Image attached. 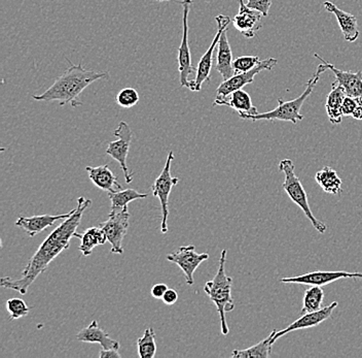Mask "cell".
I'll use <instances>...</instances> for the list:
<instances>
[{
  "instance_id": "1",
  "label": "cell",
  "mask_w": 362,
  "mask_h": 358,
  "mask_svg": "<svg viewBox=\"0 0 362 358\" xmlns=\"http://www.w3.org/2000/svg\"><path fill=\"white\" fill-rule=\"evenodd\" d=\"M92 205L90 199L81 196L78 199V207L74 208V212L65 219L58 228L52 231L51 235L38 247L36 252L31 257L24 271L22 277L11 279L2 277L0 285L4 289L15 290L22 296L27 293L29 287L33 284L38 276L44 274L49 264L58 257L63 251L69 249L70 241L74 237H79L78 228L83 218V213Z\"/></svg>"
},
{
  "instance_id": "2",
  "label": "cell",
  "mask_w": 362,
  "mask_h": 358,
  "mask_svg": "<svg viewBox=\"0 0 362 358\" xmlns=\"http://www.w3.org/2000/svg\"><path fill=\"white\" fill-rule=\"evenodd\" d=\"M107 72L85 69L81 65H74L69 61V67L57 79L55 83L42 94L33 95L36 101L52 103L58 101L60 106L70 104L74 108L81 106L79 95L94 82L107 78Z\"/></svg>"
},
{
  "instance_id": "3",
  "label": "cell",
  "mask_w": 362,
  "mask_h": 358,
  "mask_svg": "<svg viewBox=\"0 0 362 358\" xmlns=\"http://www.w3.org/2000/svg\"><path fill=\"white\" fill-rule=\"evenodd\" d=\"M226 253L228 250L226 249L221 251L218 271L215 277L211 281H208L204 286V291L216 306L221 318V334L223 335H228L230 332L226 323V313L232 312L235 309L232 296L233 279L226 274Z\"/></svg>"
},
{
  "instance_id": "4",
  "label": "cell",
  "mask_w": 362,
  "mask_h": 358,
  "mask_svg": "<svg viewBox=\"0 0 362 358\" xmlns=\"http://www.w3.org/2000/svg\"><path fill=\"white\" fill-rule=\"evenodd\" d=\"M327 67L322 62L317 67L316 74L308 82L307 87L305 91L296 97V99L289 101H283L282 99H278V106L273 111L267 113H257V115L247 116L244 120H252V121H259V120H279V121H288L296 124L298 121L304 120V116L300 114L303 104L307 101L308 97L313 92L314 88L318 83L321 74L327 72Z\"/></svg>"
},
{
  "instance_id": "5",
  "label": "cell",
  "mask_w": 362,
  "mask_h": 358,
  "mask_svg": "<svg viewBox=\"0 0 362 358\" xmlns=\"http://www.w3.org/2000/svg\"><path fill=\"white\" fill-rule=\"evenodd\" d=\"M279 171L284 174L285 180L282 187L289 198L304 212L305 216L309 219L313 228L319 233L323 235L327 233V225L314 216L313 212L310 208L307 191L305 190L304 185L300 182V178L296 176V167H294L293 160H281L279 163Z\"/></svg>"
},
{
  "instance_id": "6",
  "label": "cell",
  "mask_w": 362,
  "mask_h": 358,
  "mask_svg": "<svg viewBox=\"0 0 362 358\" xmlns=\"http://www.w3.org/2000/svg\"><path fill=\"white\" fill-rule=\"evenodd\" d=\"M173 151H170L167 162L165 163L164 169L160 176L156 179L151 190H153V196L158 197L162 208V224H160V231L163 235L168 233V216H169V196L171 194L172 188L178 184L180 178L173 177L171 174V165L174 160Z\"/></svg>"
},
{
  "instance_id": "7",
  "label": "cell",
  "mask_w": 362,
  "mask_h": 358,
  "mask_svg": "<svg viewBox=\"0 0 362 358\" xmlns=\"http://www.w3.org/2000/svg\"><path fill=\"white\" fill-rule=\"evenodd\" d=\"M192 0H182L180 2L182 6V27L183 35L180 49H178V70L180 74L181 87L189 88L192 91L194 84L189 80V77L194 72H197L196 67L192 65L191 49L189 43V15Z\"/></svg>"
},
{
  "instance_id": "8",
  "label": "cell",
  "mask_w": 362,
  "mask_h": 358,
  "mask_svg": "<svg viewBox=\"0 0 362 358\" xmlns=\"http://www.w3.org/2000/svg\"><path fill=\"white\" fill-rule=\"evenodd\" d=\"M113 135L117 137V140L108 142L106 154L112 156L115 162L119 163L122 169L124 174L127 184H130L133 181L134 174L129 171L127 165V158H128L129 150H130L131 142H132V130L127 122H119L117 128L113 131Z\"/></svg>"
},
{
  "instance_id": "9",
  "label": "cell",
  "mask_w": 362,
  "mask_h": 358,
  "mask_svg": "<svg viewBox=\"0 0 362 358\" xmlns=\"http://www.w3.org/2000/svg\"><path fill=\"white\" fill-rule=\"evenodd\" d=\"M215 20H216L217 23L216 35L214 36L211 45H210L206 53L204 54L202 58H201L198 67H197L196 79L192 81V84H194L192 92L201 91L203 84L206 83V82L209 83L212 67H214V54L215 49L218 46L219 38H221V33H223L225 29L228 28V25H230V21H232L228 16L225 15H218L215 18Z\"/></svg>"
},
{
  "instance_id": "10",
  "label": "cell",
  "mask_w": 362,
  "mask_h": 358,
  "mask_svg": "<svg viewBox=\"0 0 362 358\" xmlns=\"http://www.w3.org/2000/svg\"><path fill=\"white\" fill-rule=\"evenodd\" d=\"M129 225H130V213L128 210L110 214L106 221L99 224L107 235L108 242L112 245L110 252L113 254H123V242Z\"/></svg>"
},
{
  "instance_id": "11",
  "label": "cell",
  "mask_w": 362,
  "mask_h": 358,
  "mask_svg": "<svg viewBox=\"0 0 362 358\" xmlns=\"http://www.w3.org/2000/svg\"><path fill=\"white\" fill-rule=\"evenodd\" d=\"M167 259L170 262L177 264L181 271L185 274V281L187 285H194V274L200 264L209 259L208 253L196 252V247L194 245L180 247L177 250L167 255Z\"/></svg>"
},
{
  "instance_id": "12",
  "label": "cell",
  "mask_w": 362,
  "mask_h": 358,
  "mask_svg": "<svg viewBox=\"0 0 362 358\" xmlns=\"http://www.w3.org/2000/svg\"><path fill=\"white\" fill-rule=\"evenodd\" d=\"M278 60L276 58H268L266 60L260 61L259 65L249 72H241V74H235L232 78L228 80H223L216 90V97H226L230 93L242 89L244 86L248 84H252L257 74H259L262 70H272L277 65Z\"/></svg>"
},
{
  "instance_id": "13",
  "label": "cell",
  "mask_w": 362,
  "mask_h": 358,
  "mask_svg": "<svg viewBox=\"0 0 362 358\" xmlns=\"http://www.w3.org/2000/svg\"><path fill=\"white\" fill-rule=\"evenodd\" d=\"M338 306V301H334V303H330V305L327 306V307L322 308V309L319 310V311L305 313L302 317L296 319L294 323L287 326L284 330H277L273 337L274 343L277 342L283 335L291 334V332H294V330H307V328H315V326L319 325V324L325 323V321H327V319L332 317V313H334V309H337Z\"/></svg>"
},
{
  "instance_id": "14",
  "label": "cell",
  "mask_w": 362,
  "mask_h": 358,
  "mask_svg": "<svg viewBox=\"0 0 362 358\" xmlns=\"http://www.w3.org/2000/svg\"><path fill=\"white\" fill-rule=\"evenodd\" d=\"M355 278V273L348 272H325L316 271L312 273L304 274V275L294 276V277H286L280 279L279 282L284 284H300L308 286H325L330 283L336 282L341 279Z\"/></svg>"
},
{
  "instance_id": "15",
  "label": "cell",
  "mask_w": 362,
  "mask_h": 358,
  "mask_svg": "<svg viewBox=\"0 0 362 358\" xmlns=\"http://www.w3.org/2000/svg\"><path fill=\"white\" fill-rule=\"evenodd\" d=\"M238 1L240 6L239 13L233 18V25L245 38H255L257 31L262 28V18L264 16L259 11L249 9L244 0H238Z\"/></svg>"
},
{
  "instance_id": "16",
  "label": "cell",
  "mask_w": 362,
  "mask_h": 358,
  "mask_svg": "<svg viewBox=\"0 0 362 358\" xmlns=\"http://www.w3.org/2000/svg\"><path fill=\"white\" fill-rule=\"evenodd\" d=\"M315 57L318 58L327 69L332 70L336 76V82L339 84L345 90L348 96L359 99L362 97V72L359 70L357 72H344V70L338 69L334 65H330L327 61L321 57L320 55L315 53Z\"/></svg>"
},
{
  "instance_id": "17",
  "label": "cell",
  "mask_w": 362,
  "mask_h": 358,
  "mask_svg": "<svg viewBox=\"0 0 362 358\" xmlns=\"http://www.w3.org/2000/svg\"><path fill=\"white\" fill-rule=\"evenodd\" d=\"M214 106H226L239 113L240 118L244 119L247 116L257 115V108L251 101L250 95L243 89L237 90L226 97H216Z\"/></svg>"
},
{
  "instance_id": "18",
  "label": "cell",
  "mask_w": 362,
  "mask_h": 358,
  "mask_svg": "<svg viewBox=\"0 0 362 358\" xmlns=\"http://www.w3.org/2000/svg\"><path fill=\"white\" fill-rule=\"evenodd\" d=\"M74 210L67 214L62 215H40L33 217H20L16 221V226L24 230L29 237H34L38 233L47 230L49 226H53L56 221L60 219H66L72 214Z\"/></svg>"
},
{
  "instance_id": "19",
  "label": "cell",
  "mask_w": 362,
  "mask_h": 358,
  "mask_svg": "<svg viewBox=\"0 0 362 358\" xmlns=\"http://www.w3.org/2000/svg\"><path fill=\"white\" fill-rule=\"evenodd\" d=\"M76 339L79 342H83V343L99 344L104 350H108V349H117L119 350V347H121L119 342L112 340L107 332L102 330L97 320H93L90 325L83 328L76 335Z\"/></svg>"
},
{
  "instance_id": "20",
  "label": "cell",
  "mask_w": 362,
  "mask_h": 358,
  "mask_svg": "<svg viewBox=\"0 0 362 358\" xmlns=\"http://www.w3.org/2000/svg\"><path fill=\"white\" fill-rule=\"evenodd\" d=\"M323 6H325L327 12L334 13L336 16L339 29H341L345 40L349 43L355 42L359 36L358 24H357L356 17L353 16L352 13L339 10L336 4L330 1H325L323 4Z\"/></svg>"
},
{
  "instance_id": "21",
  "label": "cell",
  "mask_w": 362,
  "mask_h": 358,
  "mask_svg": "<svg viewBox=\"0 0 362 358\" xmlns=\"http://www.w3.org/2000/svg\"><path fill=\"white\" fill-rule=\"evenodd\" d=\"M86 171L89 174L90 180L96 187L106 192H115L123 189L117 181V176L110 171L107 164L100 167H87Z\"/></svg>"
},
{
  "instance_id": "22",
  "label": "cell",
  "mask_w": 362,
  "mask_h": 358,
  "mask_svg": "<svg viewBox=\"0 0 362 358\" xmlns=\"http://www.w3.org/2000/svg\"><path fill=\"white\" fill-rule=\"evenodd\" d=\"M228 29H225L219 38L218 50H217L216 69L223 77V80L232 78L235 74L233 67V52L228 40Z\"/></svg>"
},
{
  "instance_id": "23",
  "label": "cell",
  "mask_w": 362,
  "mask_h": 358,
  "mask_svg": "<svg viewBox=\"0 0 362 358\" xmlns=\"http://www.w3.org/2000/svg\"><path fill=\"white\" fill-rule=\"evenodd\" d=\"M347 96L345 90L336 81L332 83V89L327 95V103H325V110H327L329 121L332 124H339L343 120V113H341V104L344 99Z\"/></svg>"
},
{
  "instance_id": "24",
  "label": "cell",
  "mask_w": 362,
  "mask_h": 358,
  "mask_svg": "<svg viewBox=\"0 0 362 358\" xmlns=\"http://www.w3.org/2000/svg\"><path fill=\"white\" fill-rule=\"evenodd\" d=\"M81 239V245H79V251L83 256H89L92 254L95 247L99 245H104L108 241L107 235L101 226H93L79 233Z\"/></svg>"
},
{
  "instance_id": "25",
  "label": "cell",
  "mask_w": 362,
  "mask_h": 358,
  "mask_svg": "<svg viewBox=\"0 0 362 358\" xmlns=\"http://www.w3.org/2000/svg\"><path fill=\"white\" fill-rule=\"evenodd\" d=\"M317 184L320 186L323 191L332 196H339L341 194V179L339 178L338 173L332 167H325L320 171L317 172L315 174Z\"/></svg>"
},
{
  "instance_id": "26",
  "label": "cell",
  "mask_w": 362,
  "mask_h": 358,
  "mask_svg": "<svg viewBox=\"0 0 362 358\" xmlns=\"http://www.w3.org/2000/svg\"><path fill=\"white\" fill-rule=\"evenodd\" d=\"M108 197L112 201L110 214L119 212V211L128 210V205L131 201H137V199L147 198L148 194H140L135 189H122L115 192H107Z\"/></svg>"
},
{
  "instance_id": "27",
  "label": "cell",
  "mask_w": 362,
  "mask_h": 358,
  "mask_svg": "<svg viewBox=\"0 0 362 358\" xmlns=\"http://www.w3.org/2000/svg\"><path fill=\"white\" fill-rule=\"evenodd\" d=\"M277 330H274L273 332L267 337L266 339L260 341L257 345L249 347L244 350H234L232 353L233 358H269L271 357L272 347H273L274 341L273 337L276 334Z\"/></svg>"
},
{
  "instance_id": "28",
  "label": "cell",
  "mask_w": 362,
  "mask_h": 358,
  "mask_svg": "<svg viewBox=\"0 0 362 358\" xmlns=\"http://www.w3.org/2000/svg\"><path fill=\"white\" fill-rule=\"evenodd\" d=\"M325 300V291L320 286H312L305 291L303 298L302 314L319 311L322 309V303Z\"/></svg>"
},
{
  "instance_id": "29",
  "label": "cell",
  "mask_w": 362,
  "mask_h": 358,
  "mask_svg": "<svg viewBox=\"0 0 362 358\" xmlns=\"http://www.w3.org/2000/svg\"><path fill=\"white\" fill-rule=\"evenodd\" d=\"M138 357L140 358H153L157 352L156 332L153 328H146L144 335L137 341Z\"/></svg>"
},
{
  "instance_id": "30",
  "label": "cell",
  "mask_w": 362,
  "mask_h": 358,
  "mask_svg": "<svg viewBox=\"0 0 362 358\" xmlns=\"http://www.w3.org/2000/svg\"><path fill=\"white\" fill-rule=\"evenodd\" d=\"M6 310L10 313V320L26 317L29 314V307L21 298H11L6 301Z\"/></svg>"
},
{
  "instance_id": "31",
  "label": "cell",
  "mask_w": 362,
  "mask_h": 358,
  "mask_svg": "<svg viewBox=\"0 0 362 358\" xmlns=\"http://www.w3.org/2000/svg\"><path fill=\"white\" fill-rule=\"evenodd\" d=\"M139 93L134 88L127 87L117 93V104L124 108H131L139 103Z\"/></svg>"
},
{
  "instance_id": "32",
  "label": "cell",
  "mask_w": 362,
  "mask_h": 358,
  "mask_svg": "<svg viewBox=\"0 0 362 358\" xmlns=\"http://www.w3.org/2000/svg\"><path fill=\"white\" fill-rule=\"evenodd\" d=\"M259 62V56H241L233 61V67H234L235 74H241V72L255 69Z\"/></svg>"
},
{
  "instance_id": "33",
  "label": "cell",
  "mask_w": 362,
  "mask_h": 358,
  "mask_svg": "<svg viewBox=\"0 0 362 358\" xmlns=\"http://www.w3.org/2000/svg\"><path fill=\"white\" fill-rule=\"evenodd\" d=\"M273 0H247L246 6L251 10L259 11L264 17L269 15Z\"/></svg>"
},
{
  "instance_id": "34",
  "label": "cell",
  "mask_w": 362,
  "mask_h": 358,
  "mask_svg": "<svg viewBox=\"0 0 362 358\" xmlns=\"http://www.w3.org/2000/svg\"><path fill=\"white\" fill-rule=\"evenodd\" d=\"M357 106H358L357 99L347 95L341 104V113L344 116H352Z\"/></svg>"
},
{
  "instance_id": "35",
  "label": "cell",
  "mask_w": 362,
  "mask_h": 358,
  "mask_svg": "<svg viewBox=\"0 0 362 358\" xmlns=\"http://www.w3.org/2000/svg\"><path fill=\"white\" fill-rule=\"evenodd\" d=\"M168 290V286L164 283H158V284H155L151 289V296L153 298H157V300H160L164 296L165 292Z\"/></svg>"
},
{
  "instance_id": "36",
  "label": "cell",
  "mask_w": 362,
  "mask_h": 358,
  "mask_svg": "<svg viewBox=\"0 0 362 358\" xmlns=\"http://www.w3.org/2000/svg\"><path fill=\"white\" fill-rule=\"evenodd\" d=\"M162 301H164V303L166 305L172 306L178 301V293L175 289H168L166 292H165L164 296H163Z\"/></svg>"
},
{
  "instance_id": "37",
  "label": "cell",
  "mask_w": 362,
  "mask_h": 358,
  "mask_svg": "<svg viewBox=\"0 0 362 358\" xmlns=\"http://www.w3.org/2000/svg\"><path fill=\"white\" fill-rule=\"evenodd\" d=\"M99 358H121V354L117 349H108V350L102 349L99 353Z\"/></svg>"
},
{
  "instance_id": "38",
  "label": "cell",
  "mask_w": 362,
  "mask_h": 358,
  "mask_svg": "<svg viewBox=\"0 0 362 358\" xmlns=\"http://www.w3.org/2000/svg\"><path fill=\"white\" fill-rule=\"evenodd\" d=\"M357 99V103H358V106H361L362 108V97H359V99Z\"/></svg>"
},
{
  "instance_id": "39",
  "label": "cell",
  "mask_w": 362,
  "mask_h": 358,
  "mask_svg": "<svg viewBox=\"0 0 362 358\" xmlns=\"http://www.w3.org/2000/svg\"><path fill=\"white\" fill-rule=\"evenodd\" d=\"M355 278L362 279V273H355Z\"/></svg>"
},
{
  "instance_id": "40",
  "label": "cell",
  "mask_w": 362,
  "mask_h": 358,
  "mask_svg": "<svg viewBox=\"0 0 362 358\" xmlns=\"http://www.w3.org/2000/svg\"><path fill=\"white\" fill-rule=\"evenodd\" d=\"M157 1L164 2V1H169V0H157Z\"/></svg>"
}]
</instances>
